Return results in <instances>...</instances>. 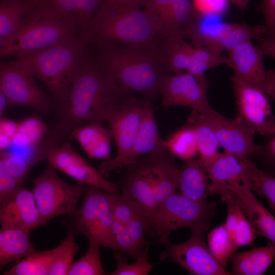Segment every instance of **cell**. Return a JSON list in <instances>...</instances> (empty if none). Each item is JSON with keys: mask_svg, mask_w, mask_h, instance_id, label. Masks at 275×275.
I'll return each mask as SVG.
<instances>
[{"mask_svg": "<svg viewBox=\"0 0 275 275\" xmlns=\"http://www.w3.org/2000/svg\"><path fill=\"white\" fill-rule=\"evenodd\" d=\"M216 208L214 202L194 201L176 193L159 205L148 234L165 245L170 242V234L181 228L207 231Z\"/></svg>", "mask_w": 275, "mask_h": 275, "instance_id": "cell-7", "label": "cell"}, {"mask_svg": "<svg viewBox=\"0 0 275 275\" xmlns=\"http://www.w3.org/2000/svg\"><path fill=\"white\" fill-rule=\"evenodd\" d=\"M145 98L127 96L121 106L114 111L106 121L117 148L115 157L104 161L99 166L100 173L106 176L112 171L122 168L123 162L135 142L142 119Z\"/></svg>", "mask_w": 275, "mask_h": 275, "instance_id": "cell-10", "label": "cell"}, {"mask_svg": "<svg viewBox=\"0 0 275 275\" xmlns=\"http://www.w3.org/2000/svg\"><path fill=\"white\" fill-rule=\"evenodd\" d=\"M256 230L243 212L231 237L234 252L242 246L250 245L256 238Z\"/></svg>", "mask_w": 275, "mask_h": 275, "instance_id": "cell-45", "label": "cell"}, {"mask_svg": "<svg viewBox=\"0 0 275 275\" xmlns=\"http://www.w3.org/2000/svg\"><path fill=\"white\" fill-rule=\"evenodd\" d=\"M58 247L44 251L36 250L16 262L4 275H49Z\"/></svg>", "mask_w": 275, "mask_h": 275, "instance_id": "cell-33", "label": "cell"}, {"mask_svg": "<svg viewBox=\"0 0 275 275\" xmlns=\"http://www.w3.org/2000/svg\"><path fill=\"white\" fill-rule=\"evenodd\" d=\"M230 260L231 274L262 275L275 260V243L269 240L264 246L235 252Z\"/></svg>", "mask_w": 275, "mask_h": 275, "instance_id": "cell-26", "label": "cell"}, {"mask_svg": "<svg viewBox=\"0 0 275 275\" xmlns=\"http://www.w3.org/2000/svg\"><path fill=\"white\" fill-rule=\"evenodd\" d=\"M191 236L187 240L174 243L169 242L161 253V260H170L193 275H230L225 267L212 256L206 243L202 228L190 230Z\"/></svg>", "mask_w": 275, "mask_h": 275, "instance_id": "cell-13", "label": "cell"}, {"mask_svg": "<svg viewBox=\"0 0 275 275\" xmlns=\"http://www.w3.org/2000/svg\"><path fill=\"white\" fill-rule=\"evenodd\" d=\"M80 32L43 12L36 6L20 29L0 45V56L15 57L56 45Z\"/></svg>", "mask_w": 275, "mask_h": 275, "instance_id": "cell-6", "label": "cell"}, {"mask_svg": "<svg viewBox=\"0 0 275 275\" xmlns=\"http://www.w3.org/2000/svg\"><path fill=\"white\" fill-rule=\"evenodd\" d=\"M112 232L116 251L126 254L135 260L144 252L137 247L124 224L114 219Z\"/></svg>", "mask_w": 275, "mask_h": 275, "instance_id": "cell-43", "label": "cell"}, {"mask_svg": "<svg viewBox=\"0 0 275 275\" xmlns=\"http://www.w3.org/2000/svg\"><path fill=\"white\" fill-rule=\"evenodd\" d=\"M46 160L57 170L78 183L97 187L105 192H119L118 185L107 180L98 170L91 166L68 141L51 148L47 152Z\"/></svg>", "mask_w": 275, "mask_h": 275, "instance_id": "cell-15", "label": "cell"}, {"mask_svg": "<svg viewBox=\"0 0 275 275\" xmlns=\"http://www.w3.org/2000/svg\"><path fill=\"white\" fill-rule=\"evenodd\" d=\"M208 83H202L187 72L180 73H166L161 79L159 94L162 104L166 106H184L203 115L214 109L207 98Z\"/></svg>", "mask_w": 275, "mask_h": 275, "instance_id": "cell-14", "label": "cell"}, {"mask_svg": "<svg viewBox=\"0 0 275 275\" xmlns=\"http://www.w3.org/2000/svg\"><path fill=\"white\" fill-rule=\"evenodd\" d=\"M71 227L96 240L101 246L116 251L112 227L114 221L107 199L100 188L87 186L79 208L71 216Z\"/></svg>", "mask_w": 275, "mask_h": 275, "instance_id": "cell-11", "label": "cell"}, {"mask_svg": "<svg viewBox=\"0 0 275 275\" xmlns=\"http://www.w3.org/2000/svg\"><path fill=\"white\" fill-rule=\"evenodd\" d=\"M175 161L176 157L162 147L127 166L120 180L121 193L140 206L148 234L159 205L178 189L179 168Z\"/></svg>", "mask_w": 275, "mask_h": 275, "instance_id": "cell-3", "label": "cell"}, {"mask_svg": "<svg viewBox=\"0 0 275 275\" xmlns=\"http://www.w3.org/2000/svg\"><path fill=\"white\" fill-rule=\"evenodd\" d=\"M86 32L93 43L156 46L158 27L141 1L108 0L94 14Z\"/></svg>", "mask_w": 275, "mask_h": 275, "instance_id": "cell-4", "label": "cell"}, {"mask_svg": "<svg viewBox=\"0 0 275 275\" xmlns=\"http://www.w3.org/2000/svg\"><path fill=\"white\" fill-rule=\"evenodd\" d=\"M93 43L98 47L94 60L123 95L139 94L152 100L159 94L160 81L167 70L157 45Z\"/></svg>", "mask_w": 275, "mask_h": 275, "instance_id": "cell-2", "label": "cell"}, {"mask_svg": "<svg viewBox=\"0 0 275 275\" xmlns=\"http://www.w3.org/2000/svg\"><path fill=\"white\" fill-rule=\"evenodd\" d=\"M9 106L8 100L5 95L0 91V116L2 118Z\"/></svg>", "mask_w": 275, "mask_h": 275, "instance_id": "cell-54", "label": "cell"}, {"mask_svg": "<svg viewBox=\"0 0 275 275\" xmlns=\"http://www.w3.org/2000/svg\"><path fill=\"white\" fill-rule=\"evenodd\" d=\"M207 243L214 258L226 267L235 252L232 238L224 224L214 228L209 232Z\"/></svg>", "mask_w": 275, "mask_h": 275, "instance_id": "cell-38", "label": "cell"}, {"mask_svg": "<svg viewBox=\"0 0 275 275\" xmlns=\"http://www.w3.org/2000/svg\"><path fill=\"white\" fill-rule=\"evenodd\" d=\"M35 77L20 60L1 62L0 91L9 107H31L45 115L53 113L54 103L38 86Z\"/></svg>", "mask_w": 275, "mask_h": 275, "instance_id": "cell-9", "label": "cell"}, {"mask_svg": "<svg viewBox=\"0 0 275 275\" xmlns=\"http://www.w3.org/2000/svg\"><path fill=\"white\" fill-rule=\"evenodd\" d=\"M187 124L191 127L195 135L198 159L206 168L220 153L218 141L203 115L193 111Z\"/></svg>", "mask_w": 275, "mask_h": 275, "instance_id": "cell-30", "label": "cell"}, {"mask_svg": "<svg viewBox=\"0 0 275 275\" xmlns=\"http://www.w3.org/2000/svg\"><path fill=\"white\" fill-rule=\"evenodd\" d=\"M47 163L43 172L33 180L32 189L40 215L41 225L61 215L72 216L87 186L72 185L62 179Z\"/></svg>", "mask_w": 275, "mask_h": 275, "instance_id": "cell-8", "label": "cell"}, {"mask_svg": "<svg viewBox=\"0 0 275 275\" xmlns=\"http://www.w3.org/2000/svg\"><path fill=\"white\" fill-rule=\"evenodd\" d=\"M77 233L72 227L68 228L66 237L57 246L58 250L50 266L49 275H68L78 249L75 240Z\"/></svg>", "mask_w": 275, "mask_h": 275, "instance_id": "cell-36", "label": "cell"}, {"mask_svg": "<svg viewBox=\"0 0 275 275\" xmlns=\"http://www.w3.org/2000/svg\"><path fill=\"white\" fill-rule=\"evenodd\" d=\"M265 93L270 101H275V69L267 70Z\"/></svg>", "mask_w": 275, "mask_h": 275, "instance_id": "cell-53", "label": "cell"}, {"mask_svg": "<svg viewBox=\"0 0 275 275\" xmlns=\"http://www.w3.org/2000/svg\"><path fill=\"white\" fill-rule=\"evenodd\" d=\"M261 10L263 16V38L275 37V0H261Z\"/></svg>", "mask_w": 275, "mask_h": 275, "instance_id": "cell-48", "label": "cell"}, {"mask_svg": "<svg viewBox=\"0 0 275 275\" xmlns=\"http://www.w3.org/2000/svg\"><path fill=\"white\" fill-rule=\"evenodd\" d=\"M230 194L238 198L244 212L256 233L275 243V216L256 198L251 183L239 185Z\"/></svg>", "mask_w": 275, "mask_h": 275, "instance_id": "cell-22", "label": "cell"}, {"mask_svg": "<svg viewBox=\"0 0 275 275\" xmlns=\"http://www.w3.org/2000/svg\"><path fill=\"white\" fill-rule=\"evenodd\" d=\"M20 123L1 118L0 122V149L1 153L11 146L16 139L19 129Z\"/></svg>", "mask_w": 275, "mask_h": 275, "instance_id": "cell-47", "label": "cell"}, {"mask_svg": "<svg viewBox=\"0 0 275 275\" xmlns=\"http://www.w3.org/2000/svg\"><path fill=\"white\" fill-rule=\"evenodd\" d=\"M232 2L238 8L241 9H245L251 0H229Z\"/></svg>", "mask_w": 275, "mask_h": 275, "instance_id": "cell-55", "label": "cell"}, {"mask_svg": "<svg viewBox=\"0 0 275 275\" xmlns=\"http://www.w3.org/2000/svg\"><path fill=\"white\" fill-rule=\"evenodd\" d=\"M91 43L88 33L82 32L48 48L15 58L46 86L56 104L66 95Z\"/></svg>", "mask_w": 275, "mask_h": 275, "instance_id": "cell-5", "label": "cell"}, {"mask_svg": "<svg viewBox=\"0 0 275 275\" xmlns=\"http://www.w3.org/2000/svg\"><path fill=\"white\" fill-rule=\"evenodd\" d=\"M193 45L188 43L181 35H176L163 39L158 47L161 53L166 69L173 73L187 70Z\"/></svg>", "mask_w": 275, "mask_h": 275, "instance_id": "cell-31", "label": "cell"}, {"mask_svg": "<svg viewBox=\"0 0 275 275\" xmlns=\"http://www.w3.org/2000/svg\"><path fill=\"white\" fill-rule=\"evenodd\" d=\"M263 25H249L246 23L221 22L212 40V46L222 52H229L252 39L259 40L264 35Z\"/></svg>", "mask_w": 275, "mask_h": 275, "instance_id": "cell-28", "label": "cell"}, {"mask_svg": "<svg viewBox=\"0 0 275 275\" xmlns=\"http://www.w3.org/2000/svg\"><path fill=\"white\" fill-rule=\"evenodd\" d=\"M221 197L227 208V215L224 225L231 237L244 211L239 199L235 195L226 194Z\"/></svg>", "mask_w": 275, "mask_h": 275, "instance_id": "cell-46", "label": "cell"}, {"mask_svg": "<svg viewBox=\"0 0 275 275\" xmlns=\"http://www.w3.org/2000/svg\"><path fill=\"white\" fill-rule=\"evenodd\" d=\"M197 13L192 0H161L157 18L158 38L181 34Z\"/></svg>", "mask_w": 275, "mask_h": 275, "instance_id": "cell-21", "label": "cell"}, {"mask_svg": "<svg viewBox=\"0 0 275 275\" xmlns=\"http://www.w3.org/2000/svg\"><path fill=\"white\" fill-rule=\"evenodd\" d=\"M259 46L263 54L275 60V37L272 38H261L258 40Z\"/></svg>", "mask_w": 275, "mask_h": 275, "instance_id": "cell-52", "label": "cell"}, {"mask_svg": "<svg viewBox=\"0 0 275 275\" xmlns=\"http://www.w3.org/2000/svg\"><path fill=\"white\" fill-rule=\"evenodd\" d=\"M165 147L159 135L151 100L145 98L143 114L138 134L130 152L125 158L122 168L134 162L141 155Z\"/></svg>", "mask_w": 275, "mask_h": 275, "instance_id": "cell-23", "label": "cell"}, {"mask_svg": "<svg viewBox=\"0 0 275 275\" xmlns=\"http://www.w3.org/2000/svg\"><path fill=\"white\" fill-rule=\"evenodd\" d=\"M253 156L268 174L275 177V131L266 136L261 144L255 145Z\"/></svg>", "mask_w": 275, "mask_h": 275, "instance_id": "cell-42", "label": "cell"}, {"mask_svg": "<svg viewBox=\"0 0 275 275\" xmlns=\"http://www.w3.org/2000/svg\"><path fill=\"white\" fill-rule=\"evenodd\" d=\"M112 1H141V0H112Z\"/></svg>", "mask_w": 275, "mask_h": 275, "instance_id": "cell-56", "label": "cell"}, {"mask_svg": "<svg viewBox=\"0 0 275 275\" xmlns=\"http://www.w3.org/2000/svg\"><path fill=\"white\" fill-rule=\"evenodd\" d=\"M204 116L224 151L238 157H250L252 154L256 145L254 134L236 117L230 118L215 110Z\"/></svg>", "mask_w": 275, "mask_h": 275, "instance_id": "cell-16", "label": "cell"}, {"mask_svg": "<svg viewBox=\"0 0 275 275\" xmlns=\"http://www.w3.org/2000/svg\"><path fill=\"white\" fill-rule=\"evenodd\" d=\"M209 196L229 194L235 187L251 182L240 158L224 151L205 168Z\"/></svg>", "mask_w": 275, "mask_h": 275, "instance_id": "cell-17", "label": "cell"}, {"mask_svg": "<svg viewBox=\"0 0 275 275\" xmlns=\"http://www.w3.org/2000/svg\"><path fill=\"white\" fill-rule=\"evenodd\" d=\"M89 246L84 255L74 261L68 275L106 274L101 260L100 244L94 239L89 238Z\"/></svg>", "mask_w": 275, "mask_h": 275, "instance_id": "cell-37", "label": "cell"}, {"mask_svg": "<svg viewBox=\"0 0 275 275\" xmlns=\"http://www.w3.org/2000/svg\"><path fill=\"white\" fill-rule=\"evenodd\" d=\"M164 145L172 155L183 161L195 158L198 155L195 135L188 124L171 134L164 141Z\"/></svg>", "mask_w": 275, "mask_h": 275, "instance_id": "cell-35", "label": "cell"}, {"mask_svg": "<svg viewBox=\"0 0 275 275\" xmlns=\"http://www.w3.org/2000/svg\"><path fill=\"white\" fill-rule=\"evenodd\" d=\"M148 247L142 255L132 263H128L125 258L115 251L114 256L116 262L115 269L109 275H147L149 273L152 265L148 260Z\"/></svg>", "mask_w": 275, "mask_h": 275, "instance_id": "cell-41", "label": "cell"}, {"mask_svg": "<svg viewBox=\"0 0 275 275\" xmlns=\"http://www.w3.org/2000/svg\"><path fill=\"white\" fill-rule=\"evenodd\" d=\"M33 164L27 157L14 154H3L0 159V174L12 177L24 184Z\"/></svg>", "mask_w": 275, "mask_h": 275, "instance_id": "cell-40", "label": "cell"}, {"mask_svg": "<svg viewBox=\"0 0 275 275\" xmlns=\"http://www.w3.org/2000/svg\"><path fill=\"white\" fill-rule=\"evenodd\" d=\"M129 234L139 249L144 252L148 248V242L145 238V226L142 216L136 217L125 225Z\"/></svg>", "mask_w": 275, "mask_h": 275, "instance_id": "cell-49", "label": "cell"}, {"mask_svg": "<svg viewBox=\"0 0 275 275\" xmlns=\"http://www.w3.org/2000/svg\"><path fill=\"white\" fill-rule=\"evenodd\" d=\"M196 10L200 14L221 15L227 9L228 0H192Z\"/></svg>", "mask_w": 275, "mask_h": 275, "instance_id": "cell-50", "label": "cell"}, {"mask_svg": "<svg viewBox=\"0 0 275 275\" xmlns=\"http://www.w3.org/2000/svg\"><path fill=\"white\" fill-rule=\"evenodd\" d=\"M232 80L237 119L253 134L266 136L274 132L275 117L265 92L235 75Z\"/></svg>", "mask_w": 275, "mask_h": 275, "instance_id": "cell-12", "label": "cell"}, {"mask_svg": "<svg viewBox=\"0 0 275 275\" xmlns=\"http://www.w3.org/2000/svg\"><path fill=\"white\" fill-rule=\"evenodd\" d=\"M30 232L16 228H1L0 268L17 262L36 250L30 238Z\"/></svg>", "mask_w": 275, "mask_h": 275, "instance_id": "cell-27", "label": "cell"}, {"mask_svg": "<svg viewBox=\"0 0 275 275\" xmlns=\"http://www.w3.org/2000/svg\"><path fill=\"white\" fill-rule=\"evenodd\" d=\"M23 185L12 177L0 174V205L8 200Z\"/></svg>", "mask_w": 275, "mask_h": 275, "instance_id": "cell-51", "label": "cell"}, {"mask_svg": "<svg viewBox=\"0 0 275 275\" xmlns=\"http://www.w3.org/2000/svg\"><path fill=\"white\" fill-rule=\"evenodd\" d=\"M109 131L100 123H87L76 128L69 139L77 141L89 158L108 160L111 156Z\"/></svg>", "mask_w": 275, "mask_h": 275, "instance_id": "cell-24", "label": "cell"}, {"mask_svg": "<svg viewBox=\"0 0 275 275\" xmlns=\"http://www.w3.org/2000/svg\"><path fill=\"white\" fill-rule=\"evenodd\" d=\"M259 46L249 40L228 52L226 65L236 77L262 89L265 92L267 70Z\"/></svg>", "mask_w": 275, "mask_h": 275, "instance_id": "cell-20", "label": "cell"}, {"mask_svg": "<svg viewBox=\"0 0 275 275\" xmlns=\"http://www.w3.org/2000/svg\"><path fill=\"white\" fill-rule=\"evenodd\" d=\"M2 228H16L31 232L41 225L40 215L32 189L23 186L0 205Z\"/></svg>", "mask_w": 275, "mask_h": 275, "instance_id": "cell-18", "label": "cell"}, {"mask_svg": "<svg viewBox=\"0 0 275 275\" xmlns=\"http://www.w3.org/2000/svg\"><path fill=\"white\" fill-rule=\"evenodd\" d=\"M222 53L212 46L193 45L186 72L195 76L200 82L208 83L205 76L206 71L212 67L227 64V55L223 56Z\"/></svg>", "mask_w": 275, "mask_h": 275, "instance_id": "cell-32", "label": "cell"}, {"mask_svg": "<svg viewBox=\"0 0 275 275\" xmlns=\"http://www.w3.org/2000/svg\"><path fill=\"white\" fill-rule=\"evenodd\" d=\"M126 96L86 52L79 69L64 97L54 104L56 122L34 150L38 162L46 159L48 151L69 139L77 127L106 121Z\"/></svg>", "mask_w": 275, "mask_h": 275, "instance_id": "cell-1", "label": "cell"}, {"mask_svg": "<svg viewBox=\"0 0 275 275\" xmlns=\"http://www.w3.org/2000/svg\"><path fill=\"white\" fill-rule=\"evenodd\" d=\"M208 177L205 168L198 159L183 161L179 168V193L199 202L207 201Z\"/></svg>", "mask_w": 275, "mask_h": 275, "instance_id": "cell-25", "label": "cell"}, {"mask_svg": "<svg viewBox=\"0 0 275 275\" xmlns=\"http://www.w3.org/2000/svg\"><path fill=\"white\" fill-rule=\"evenodd\" d=\"M36 3L24 0H2L0 4V45L22 27Z\"/></svg>", "mask_w": 275, "mask_h": 275, "instance_id": "cell-29", "label": "cell"}, {"mask_svg": "<svg viewBox=\"0 0 275 275\" xmlns=\"http://www.w3.org/2000/svg\"><path fill=\"white\" fill-rule=\"evenodd\" d=\"M20 123L17 136L21 137V140H24L26 144L37 147L45 137L44 134H47L44 133L45 125L37 118H31Z\"/></svg>", "mask_w": 275, "mask_h": 275, "instance_id": "cell-44", "label": "cell"}, {"mask_svg": "<svg viewBox=\"0 0 275 275\" xmlns=\"http://www.w3.org/2000/svg\"><path fill=\"white\" fill-rule=\"evenodd\" d=\"M104 193L115 220L126 225L136 217L143 218L140 206L131 198L119 192Z\"/></svg>", "mask_w": 275, "mask_h": 275, "instance_id": "cell-39", "label": "cell"}, {"mask_svg": "<svg viewBox=\"0 0 275 275\" xmlns=\"http://www.w3.org/2000/svg\"><path fill=\"white\" fill-rule=\"evenodd\" d=\"M24 1H32L36 3V0H24Z\"/></svg>", "mask_w": 275, "mask_h": 275, "instance_id": "cell-57", "label": "cell"}, {"mask_svg": "<svg viewBox=\"0 0 275 275\" xmlns=\"http://www.w3.org/2000/svg\"><path fill=\"white\" fill-rule=\"evenodd\" d=\"M108 0H36L43 12L80 32H86L96 11Z\"/></svg>", "mask_w": 275, "mask_h": 275, "instance_id": "cell-19", "label": "cell"}, {"mask_svg": "<svg viewBox=\"0 0 275 275\" xmlns=\"http://www.w3.org/2000/svg\"><path fill=\"white\" fill-rule=\"evenodd\" d=\"M245 168L253 191L264 199L275 212V177L259 168L250 157H239Z\"/></svg>", "mask_w": 275, "mask_h": 275, "instance_id": "cell-34", "label": "cell"}]
</instances>
